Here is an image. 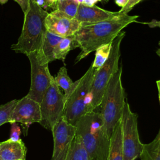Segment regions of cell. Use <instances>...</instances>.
I'll list each match as a JSON object with an SVG mask.
<instances>
[{"label": "cell", "instance_id": "7a4b0ae2", "mask_svg": "<svg viewBox=\"0 0 160 160\" xmlns=\"http://www.w3.org/2000/svg\"><path fill=\"white\" fill-rule=\"evenodd\" d=\"M76 134L92 160H106L110 137L100 112L92 111L82 116L76 124Z\"/></svg>", "mask_w": 160, "mask_h": 160}, {"label": "cell", "instance_id": "8fae6325", "mask_svg": "<svg viewBox=\"0 0 160 160\" xmlns=\"http://www.w3.org/2000/svg\"><path fill=\"white\" fill-rule=\"evenodd\" d=\"M41 119L40 104L26 96L18 100L9 119V122H20L24 128V133L30 124L39 122Z\"/></svg>", "mask_w": 160, "mask_h": 160}, {"label": "cell", "instance_id": "8992f818", "mask_svg": "<svg viewBox=\"0 0 160 160\" xmlns=\"http://www.w3.org/2000/svg\"><path fill=\"white\" fill-rule=\"evenodd\" d=\"M125 34V31H122L112 41L111 49L108 59L100 68L96 69L90 92L91 96L90 109L91 112L100 106L106 86L111 77L119 68L121 44Z\"/></svg>", "mask_w": 160, "mask_h": 160}, {"label": "cell", "instance_id": "1f68e13d", "mask_svg": "<svg viewBox=\"0 0 160 160\" xmlns=\"http://www.w3.org/2000/svg\"><path fill=\"white\" fill-rule=\"evenodd\" d=\"M156 84L158 87V96H159V99L160 101V79L156 81Z\"/></svg>", "mask_w": 160, "mask_h": 160}, {"label": "cell", "instance_id": "e575fe53", "mask_svg": "<svg viewBox=\"0 0 160 160\" xmlns=\"http://www.w3.org/2000/svg\"><path fill=\"white\" fill-rule=\"evenodd\" d=\"M8 1V0H0V3H1V4H5L6 2H7Z\"/></svg>", "mask_w": 160, "mask_h": 160}, {"label": "cell", "instance_id": "4fadbf2b", "mask_svg": "<svg viewBox=\"0 0 160 160\" xmlns=\"http://www.w3.org/2000/svg\"><path fill=\"white\" fill-rule=\"evenodd\" d=\"M120 15L121 14L118 11L112 12L105 10L95 5L89 7L81 4L78 5L75 18L83 26L102 22Z\"/></svg>", "mask_w": 160, "mask_h": 160}, {"label": "cell", "instance_id": "74e56055", "mask_svg": "<svg viewBox=\"0 0 160 160\" xmlns=\"http://www.w3.org/2000/svg\"><path fill=\"white\" fill-rule=\"evenodd\" d=\"M64 1V0H58V1Z\"/></svg>", "mask_w": 160, "mask_h": 160}, {"label": "cell", "instance_id": "277c9868", "mask_svg": "<svg viewBox=\"0 0 160 160\" xmlns=\"http://www.w3.org/2000/svg\"><path fill=\"white\" fill-rule=\"evenodd\" d=\"M96 69L92 65L84 74L74 82L72 89L65 98L63 118L71 124L75 126L84 115L91 112V89Z\"/></svg>", "mask_w": 160, "mask_h": 160}, {"label": "cell", "instance_id": "ab89813d", "mask_svg": "<svg viewBox=\"0 0 160 160\" xmlns=\"http://www.w3.org/2000/svg\"><path fill=\"white\" fill-rule=\"evenodd\" d=\"M21 160H25V159H21Z\"/></svg>", "mask_w": 160, "mask_h": 160}, {"label": "cell", "instance_id": "7c38bea8", "mask_svg": "<svg viewBox=\"0 0 160 160\" xmlns=\"http://www.w3.org/2000/svg\"><path fill=\"white\" fill-rule=\"evenodd\" d=\"M44 24L48 31L62 38L74 36L82 26L76 18H71L58 9L48 13Z\"/></svg>", "mask_w": 160, "mask_h": 160}, {"label": "cell", "instance_id": "7402d4cb", "mask_svg": "<svg viewBox=\"0 0 160 160\" xmlns=\"http://www.w3.org/2000/svg\"><path fill=\"white\" fill-rule=\"evenodd\" d=\"M78 5L72 0H64L62 1H58L56 6V9L68 16L75 18L77 14Z\"/></svg>", "mask_w": 160, "mask_h": 160}, {"label": "cell", "instance_id": "ffe728a7", "mask_svg": "<svg viewBox=\"0 0 160 160\" xmlns=\"http://www.w3.org/2000/svg\"><path fill=\"white\" fill-rule=\"evenodd\" d=\"M54 80L57 85L63 89L64 98H66L71 92L74 84L68 76L66 66H64L59 69L56 76L54 77Z\"/></svg>", "mask_w": 160, "mask_h": 160}, {"label": "cell", "instance_id": "4dcf8cb0", "mask_svg": "<svg viewBox=\"0 0 160 160\" xmlns=\"http://www.w3.org/2000/svg\"><path fill=\"white\" fill-rule=\"evenodd\" d=\"M36 3L41 8H43V6L45 4V1L44 0H35Z\"/></svg>", "mask_w": 160, "mask_h": 160}, {"label": "cell", "instance_id": "5bb4252c", "mask_svg": "<svg viewBox=\"0 0 160 160\" xmlns=\"http://www.w3.org/2000/svg\"><path fill=\"white\" fill-rule=\"evenodd\" d=\"M26 148L20 139L17 141L8 139L0 142V160L25 159Z\"/></svg>", "mask_w": 160, "mask_h": 160}, {"label": "cell", "instance_id": "836d02e7", "mask_svg": "<svg viewBox=\"0 0 160 160\" xmlns=\"http://www.w3.org/2000/svg\"><path fill=\"white\" fill-rule=\"evenodd\" d=\"M155 139H160V129H159V132H158V133L156 137L155 138Z\"/></svg>", "mask_w": 160, "mask_h": 160}, {"label": "cell", "instance_id": "484cf974", "mask_svg": "<svg viewBox=\"0 0 160 160\" xmlns=\"http://www.w3.org/2000/svg\"><path fill=\"white\" fill-rule=\"evenodd\" d=\"M14 1H15L19 5L22 12L25 13V12L27 11V9L29 8L30 0H14Z\"/></svg>", "mask_w": 160, "mask_h": 160}, {"label": "cell", "instance_id": "ac0fdd59", "mask_svg": "<svg viewBox=\"0 0 160 160\" xmlns=\"http://www.w3.org/2000/svg\"><path fill=\"white\" fill-rule=\"evenodd\" d=\"M76 48H78V44L73 36L62 38L54 51V60L59 59L64 62L68 52Z\"/></svg>", "mask_w": 160, "mask_h": 160}, {"label": "cell", "instance_id": "e0dca14e", "mask_svg": "<svg viewBox=\"0 0 160 160\" xmlns=\"http://www.w3.org/2000/svg\"><path fill=\"white\" fill-rule=\"evenodd\" d=\"M62 38L46 31L41 49H40L47 61L49 62L54 61V51Z\"/></svg>", "mask_w": 160, "mask_h": 160}, {"label": "cell", "instance_id": "603a6c76", "mask_svg": "<svg viewBox=\"0 0 160 160\" xmlns=\"http://www.w3.org/2000/svg\"><path fill=\"white\" fill-rule=\"evenodd\" d=\"M17 101V99H13L4 104L0 105V126L9 122L11 113Z\"/></svg>", "mask_w": 160, "mask_h": 160}, {"label": "cell", "instance_id": "6da1fadb", "mask_svg": "<svg viewBox=\"0 0 160 160\" xmlns=\"http://www.w3.org/2000/svg\"><path fill=\"white\" fill-rule=\"evenodd\" d=\"M138 16L121 14L112 19L96 24L83 25L73 36L81 52L77 63L100 46L111 42L120 32L129 24L136 22Z\"/></svg>", "mask_w": 160, "mask_h": 160}, {"label": "cell", "instance_id": "44dd1931", "mask_svg": "<svg viewBox=\"0 0 160 160\" xmlns=\"http://www.w3.org/2000/svg\"><path fill=\"white\" fill-rule=\"evenodd\" d=\"M111 44L112 42L108 44H104L98 48L95 51V58L91 64L94 68H95L96 69H98L106 61L110 54Z\"/></svg>", "mask_w": 160, "mask_h": 160}, {"label": "cell", "instance_id": "4316f807", "mask_svg": "<svg viewBox=\"0 0 160 160\" xmlns=\"http://www.w3.org/2000/svg\"><path fill=\"white\" fill-rule=\"evenodd\" d=\"M45 4L43 6V9H48V8H52L54 10L56 9V6L58 3V0H44Z\"/></svg>", "mask_w": 160, "mask_h": 160}, {"label": "cell", "instance_id": "9a60e30c", "mask_svg": "<svg viewBox=\"0 0 160 160\" xmlns=\"http://www.w3.org/2000/svg\"><path fill=\"white\" fill-rule=\"evenodd\" d=\"M106 160H123L122 134L120 121L114 129L110 138L109 152Z\"/></svg>", "mask_w": 160, "mask_h": 160}, {"label": "cell", "instance_id": "ba28073f", "mask_svg": "<svg viewBox=\"0 0 160 160\" xmlns=\"http://www.w3.org/2000/svg\"><path fill=\"white\" fill-rule=\"evenodd\" d=\"M122 134L123 160H135L140 157L143 144L138 128V115L133 112L126 101L120 120Z\"/></svg>", "mask_w": 160, "mask_h": 160}, {"label": "cell", "instance_id": "d6986e66", "mask_svg": "<svg viewBox=\"0 0 160 160\" xmlns=\"http://www.w3.org/2000/svg\"><path fill=\"white\" fill-rule=\"evenodd\" d=\"M141 160H160V139H154L148 144H143Z\"/></svg>", "mask_w": 160, "mask_h": 160}, {"label": "cell", "instance_id": "d590c367", "mask_svg": "<svg viewBox=\"0 0 160 160\" xmlns=\"http://www.w3.org/2000/svg\"><path fill=\"white\" fill-rule=\"evenodd\" d=\"M156 54L160 57V48L159 49H158L157 50V51H156Z\"/></svg>", "mask_w": 160, "mask_h": 160}, {"label": "cell", "instance_id": "3957f363", "mask_svg": "<svg viewBox=\"0 0 160 160\" xmlns=\"http://www.w3.org/2000/svg\"><path fill=\"white\" fill-rule=\"evenodd\" d=\"M49 12L39 7L35 0H30L29 6L24 13V22L18 42L11 49L18 53L26 55L39 51L42 46L46 32L45 19Z\"/></svg>", "mask_w": 160, "mask_h": 160}, {"label": "cell", "instance_id": "d4e9b609", "mask_svg": "<svg viewBox=\"0 0 160 160\" xmlns=\"http://www.w3.org/2000/svg\"><path fill=\"white\" fill-rule=\"evenodd\" d=\"M142 0H128L126 5L122 8L118 12L121 14H128V13Z\"/></svg>", "mask_w": 160, "mask_h": 160}, {"label": "cell", "instance_id": "52a82bcc", "mask_svg": "<svg viewBox=\"0 0 160 160\" xmlns=\"http://www.w3.org/2000/svg\"><path fill=\"white\" fill-rule=\"evenodd\" d=\"M26 56L31 64V85L26 96L40 104L54 77L51 74L49 62L41 50Z\"/></svg>", "mask_w": 160, "mask_h": 160}, {"label": "cell", "instance_id": "83f0119b", "mask_svg": "<svg viewBox=\"0 0 160 160\" xmlns=\"http://www.w3.org/2000/svg\"><path fill=\"white\" fill-rule=\"evenodd\" d=\"M148 25L150 28H160V21L155 19H152L151 21L148 22H141Z\"/></svg>", "mask_w": 160, "mask_h": 160}, {"label": "cell", "instance_id": "8d00e7d4", "mask_svg": "<svg viewBox=\"0 0 160 160\" xmlns=\"http://www.w3.org/2000/svg\"><path fill=\"white\" fill-rule=\"evenodd\" d=\"M108 1H109V0H102V2H104V3H107V2H108Z\"/></svg>", "mask_w": 160, "mask_h": 160}, {"label": "cell", "instance_id": "f546056e", "mask_svg": "<svg viewBox=\"0 0 160 160\" xmlns=\"http://www.w3.org/2000/svg\"><path fill=\"white\" fill-rule=\"evenodd\" d=\"M128 1V0H115L116 4L121 8H124L126 5Z\"/></svg>", "mask_w": 160, "mask_h": 160}, {"label": "cell", "instance_id": "f35d334b", "mask_svg": "<svg viewBox=\"0 0 160 160\" xmlns=\"http://www.w3.org/2000/svg\"><path fill=\"white\" fill-rule=\"evenodd\" d=\"M159 46H160V41H159Z\"/></svg>", "mask_w": 160, "mask_h": 160}, {"label": "cell", "instance_id": "30bf717a", "mask_svg": "<svg viewBox=\"0 0 160 160\" xmlns=\"http://www.w3.org/2000/svg\"><path fill=\"white\" fill-rule=\"evenodd\" d=\"M54 141L51 160H65L71 144L76 136V128L67 122L63 116L52 129Z\"/></svg>", "mask_w": 160, "mask_h": 160}, {"label": "cell", "instance_id": "9c48e42d", "mask_svg": "<svg viewBox=\"0 0 160 160\" xmlns=\"http://www.w3.org/2000/svg\"><path fill=\"white\" fill-rule=\"evenodd\" d=\"M41 119L40 124L52 131L54 126L63 116L65 98L54 79L44 93L40 102Z\"/></svg>", "mask_w": 160, "mask_h": 160}, {"label": "cell", "instance_id": "f1b7e54d", "mask_svg": "<svg viewBox=\"0 0 160 160\" xmlns=\"http://www.w3.org/2000/svg\"><path fill=\"white\" fill-rule=\"evenodd\" d=\"M101 1H102V0H84L82 4L86 6L91 7L94 6L96 2Z\"/></svg>", "mask_w": 160, "mask_h": 160}, {"label": "cell", "instance_id": "2e32d148", "mask_svg": "<svg viewBox=\"0 0 160 160\" xmlns=\"http://www.w3.org/2000/svg\"><path fill=\"white\" fill-rule=\"evenodd\" d=\"M65 160H92L84 147L81 138L76 133L71 144Z\"/></svg>", "mask_w": 160, "mask_h": 160}, {"label": "cell", "instance_id": "d6a6232c", "mask_svg": "<svg viewBox=\"0 0 160 160\" xmlns=\"http://www.w3.org/2000/svg\"><path fill=\"white\" fill-rule=\"evenodd\" d=\"M74 2L77 3L78 4H82L83 3V1L84 0H72Z\"/></svg>", "mask_w": 160, "mask_h": 160}, {"label": "cell", "instance_id": "cb8c5ba5", "mask_svg": "<svg viewBox=\"0 0 160 160\" xmlns=\"http://www.w3.org/2000/svg\"><path fill=\"white\" fill-rule=\"evenodd\" d=\"M11 124V134L9 140L12 141H17L20 139L21 129L20 127L17 124V122H12Z\"/></svg>", "mask_w": 160, "mask_h": 160}, {"label": "cell", "instance_id": "5b68a950", "mask_svg": "<svg viewBox=\"0 0 160 160\" xmlns=\"http://www.w3.org/2000/svg\"><path fill=\"white\" fill-rule=\"evenodd\" d=\"M122 73V66L121 64L109 80L100 104V112L110 138L116 124L121 120L126 102V94L121 80Z\"/></svg>", "mask_w": 160, "mask_h": 160}]
</instances>
